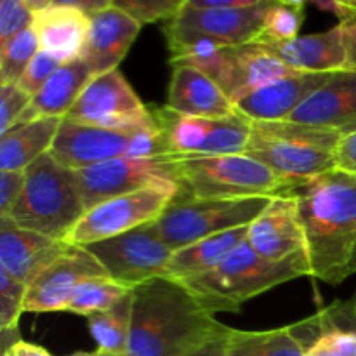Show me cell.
<instances>
[{
	"mask_svg": "<svg viewBox=\"0 0 356 356\" xmlns=\"http://www.w3.org/2000/svg\"><path fill=\"white\" fill-rule=\"evenodd\" d=\"M282 191L298 202L312 277L339 285L356 247V176L334 169Z\"/></svg>",
	"mask_w": 356,
	"mask_h": 356,
	"instance_id": "obj_1",
	"label": "cell"
},
{
	"mask_svg": "<svg viewBox=\"0 0 356 356\" xmlns=\"http://www.w3.org/2000/svg\"><path fill=\"white\" fill-rule=\"evenodd\" d=\"M132 294L127 356H186L226 327L181 282L153 278Z\"/></svg>",
	"mask_w": 356,
	"mask_h": 356,
	"instance_id": "obj_2",
	"label": "cell"
},
{
	"mask_svg": "<svg viewBox=\"0 0 356 356\" xmlns=\"http://www.w3.org/2000/svg\"><path fill=\"white\" fill-rule=\"evenodd\" d=\"M341 138L329 129L291 120L252 122L245 155L266 165L285 190L336 169Z\"/></svg>",
	"mask_w": 356,
	"mask_h": 356,
	"instance_id": "obj_3",
	"label": "cell"
},
{
	"mask_svg": "<svg viewBox=\"0 0 356 356\" xmlns=\"http://www.w3.org/2000/svg\"><path fill=\"white\" fill-rule=\"evenodd\" d=\"M302 277H312L306 252L273 263L261 257L245 240L219 266L184 285L205 309L216 315L240 312L249 299Z\"/></svg>",
	"mask_w": 356,
	"mask_h": 356,
	"instance_id": "obj_4",
	"label": "cell"
},
{
	"mask_svg": "<svg viewBox=\"0 0 356 356\" xmlns=\"http://www.w3.org/2000/svg\"><path fill=\"white\" fill-rule=\"evenodd\" d=\"M24 190L9 219L23 229L68 242L87 212L76 172L45 153L24 170Z\"/></svg>",
	"mask_w": 356,
	"mask_h": 356,
	"instance_id": "obj_5",
	"label": "cell"
},
{
	"mask_svg": "<svg viewBox=\"0 0 356 356\" xmlns=\"http://www.w3.org/2000/svg\"><path fill=\"white\" fill-rule=\"evenodd\" d=\"M181 186L179 197L197 200H240L275 197L284 190L282 181L252 156L170 155Z\"/></svg>",
	"mask_w": 356,
	"mask_h": 356,
	"instance_id": "obj_6",
	"label": "cell"
},
{
	"mask_svg": "<svg viewBox=\"0 0 356 356\" xmlns=\"http://www.w3.org/2000/svg\"><path fill=\"white\" fill-rule=\"evenodd\" d=\"M270 0H256L243 9L198 7L183 0L176 14L163 23V35L172 58L198 47H235L261 37Z\"/></svg>",
	"mask_w": 356,
	"mask_h": 356,
	"instance_id": "obj_7",
	"label": "cell"
},
{
	"mask_svg": "<svg viewBox=\"0 0 356 356\" xmlns=\"http://www.w3.org/2000/svg\"><path fill=\"white\" fill-rule=\"evenodd\" d=\"M75 172L115 159H155L167 155L160 125L138 131H111L63 120L49 152Z\"/></svg>",
	"mask_w": 356,
	"mask_h": 356,
	"instance_id": "obj_8",
	"label": "cell"
},
{
	"mask_svg": "<svg viewBox=\"0 0 356 356\" xmlns=\"http://www.w3.org/2000/svg\"><path fill=\"white\" fill-rule=\"evenodd\" d=\"M273 197L197 200L177 197L159 219L163 242L176 252L198 240L250 226Z\"/></svg>",
	"mask_w": 356,
	"mask_h": 356,
	"instance_id": "obj_9",
	"label": "cell"
},
{
	"mask_svg": "<svg viewBox=\"0 0 356 356\" xmlns=\"http://www.w3.org/2000/svg\"><path fill=\"white\" fill-rule=\"evenodd\" d=\"M167 155L212 156L240 155L249 145L252 122L238 111L225 118H200L176 113L167 106H153Z\"/></svg>",
	"mask_w": 356,
	"mask_h": 356,
	"instance_id": "obj_10",
	"label": "cell"
},
{
	"mask_svg": "<svg viewBox=\"0 0 356 356\" xmlns=\"http://www.w3.org/2000/svg\"><path fill=\"white\" fill-rule=\"evenodd\" d=\"M66 120L111 131L156 127L153 106H146L118 70L94 76L76 99Z\"/></svg>",
	"mask_w": 356,
	"mask_h": 356,
	"instance_id": "obj_11",
	"label": "cell"
},
{
	"mask_svg": "<svg viewBox=\"0 0 356 356\" xmlns=\"http://www.w3.org/2000/svg\"><path fill=\"white\" fill-rule=\"evenodd\" d=\"M86 249L99 261L108 277L131 291L153 278L165 277L167 264L174 254L160 235L159 222H148Z\"/></svg>",
	"mask_w": 356,
	"mask_h": 356,
	"instance_id": "obj_12",
	"label": "cell"
},
{
	"mask_svg": "<svg viewBox=\"0 0 356 356\" xmlns=\"http://www.w3.org/2000/svg\"><path fill=\"white\" fill-rule=\"evenodd\" d=\"M179 195V186H153L103 202L86 212L68 243L87 247L156 222Z\"/></svg>",
	"mask_w": 356,
	"mask_h": 356,
	"instance_id": "obj_13",
	"label": "cell"
},
{
	"mask_svg": "<svg viewBox=\"0 0 356 356\" xmlns=\"http://www.w3.org/2000/svg\"><path fill=\"white\" fill-rule=\"evenodd\" d=\"M76 177L86 211L111 198L146 188L179 186L170 155L155 159H115L79 170Z\"/></svg>",
	"mask_w": 356,
	"mask_h": 356,
	"instance_id": "obj_14",
	"label": "cell"
},
{
	"mask_svg": "<svg viewBox=\"0 0 356 356\" xmlns=\"http://www.w3.org/2000/svg\"><path fill=\"white\" fill-rule=\"evenodd\" d=\"M96 277H108L99 261L86 247L70 245V249L61 257L45 268L28 285L24 312H66V306L76 287L82 282Z\"/></svg>",
	"mask_w": 356,
	"mask_h": 356,
	"instance_id": "obj_15",
	"label": "cell"
},
{
	"mask_svg": "<svg viewBox=\"0 0 356 356\" xmlns=\"http://www.w3.org/2000/svg\"><path fill=\"white\" fill-rule=\"evenodd\" d=\"M247 242L266 261L282 263L306 252L305 232L299 221L298 202L292 195H275L249 226Z\"/></svg>",
	"mask_w": 356,
	"mask_h": 356,
	"instance_id": "obj_16",
	"label": "cell"
},
{
	"mask_svg": "<svg viewBox=\"0 0 356 356\" xmlns=\"http://www.w3.org/2000/svg\"><path fill=\"white\" fill-rule=\"evenodd\" d=\"M305 356H356V294L289 325Z\"/></svg>",
	"mask_w": 356,
	"mask_h": 356,
	"instance_id": "obj_17",
	"label": "cell"
},
{
	"mask_svg": "<svg viewBox=\"0 0 356 356\" xmlns=\"http://www.w3.org/2000/svg\"><path fill=\"white\" fill-rule=\"evenodd\" d=\"M141 28L143 24L113 2L106 9L94 14L90 17L86 45L80 54V59L86 63L92 76L118 70V65L134 44Z\"/></svg>",
	"mask_w": 356,
	"mask_h": 356,
	"instance_id": "obj_18",
	"label": "cell"
},
{
	"mask_svg": "<svg viewBox=\"0 0 356 356\" xmlns=\"http://www.w3.org/2000/svg\"><path fill=\"white\" fill-rule=\"evenodd\" d=\"M330 76L332 73H294L254 90L235 108L250 122L289 120Z\"/></svg>",
	"mask_w": 356,
	"mask_h": 356,
	"instance_id": "obj_19",
	"label": "cell"
},
{
	"mask_svg": "<svg viewBox=\"0 0 356 356\" xmlns=\"http://www.w3.org/2000/svg\"><path fill=\"white\" fill-rule=\"evenodd\" d=\"M70 249L68 242L23 229L9 218H0V268L30 285L42 271Z\"/></svg>",
	"mask_w": 356,
	"mask_h": 356,
	"instance_id": "obj_20",
	"label": "cell"
},
{
	"mask_svg": "<svg viewBox=\"0 0 356 356\" xmlns=\"http://www.w3.org/2000/svg\"><path fill=\"white\" fill-rule=\"evenodd\" d=\"M28 3L35 10L33 30L40 51L58 56L65 63L79 59L89 35L90 17L68 0H28Z\"/></svg>",
	"mask_w": 356,
	"mask_h": 356,
	"instance_id": "obj_21",
	"label": "cell"
},
{
	"mask_svg": "<svg viewBox=\"0 0 356 356\" xmlns=\"http://www.w3.org/2000/svg\"><path fill=\"white\" fill-rule=\"evenodd\" d=\"M289 120L329 129L341 136L356 132V70L334 72L329 82Z\"/></svg>",
	"mask_w": 356,
	"mask_h": 356,
	"instance_id": "obj_22",
	"label": "cell"
},
{
	"mask_svg": "<svg viewBox=\"0 0 356 356\" xmlns=\"http://www.w3.org/2000/svg\"><path fill=\"white\" fill-rule=\"evenodd\" d=\"M165 106L176 113L200 118H225L236 113L228 94L200 70L172 66Z\"/></svg>",
	"mask_w": 356,
	"mask_h": 356,
	"instance_id": "obj_23",
	"label": "cell"
},
{
	"mask_svg": "<svg viewBox=\"0 0 356 356\" xmlns=\"http://www.w3.org/2000/svg\"><path fill=\"white\" fill-rule=\"evenodd\" d=\"M264 44L270 45L294 72L334 73L348 70L346 49L339 24L322 33L299 35L294 40Z\"/></svg>",
	"mask_w": 356,
	"mask_h": 356,
	"instance_id": "obj_24",
	"label": "cell"
},
{
	"mask_svg": "<svg viewBox=\"0 0 356 356\" xmlns=\"http://www.w3.org/2000/svg\"><path fill=\"white\" fill-rule=\"evenodd\" d=\"M229 59H232V87L228 97L233 104L266 83L301 73L294 72L270 45L261 40L229 47Z\"/></svg>",
	"mask_w": 356,
	"mask_h": 356,
	"instance_id": "obj_25",
	"label": "cell"
},
{
	"mask_svg": "<svg viewBox=\"0 0 356 356\" xmlns=\"http://www.w3.org/2000/svg\"><path fill=\"white\" fill-rule=\"evenodd\" d=\"M92 79V73L80 58L65 63L35 94L17 124L38 118H65Z\"/></svg>",
	"mask_w": 356,
	"mask_h": 356,
	"instance_id": "obj_26",
	"label": "cell"
},
{
	"mask_svg": "<svg viewBox=\"0 0 356 356\" xmlns=\"http://www.w3.org/2000/svg\"><path fill=\"white\" fill-rule=\"evenodd\" d=\"M249 226L219 233L209 238L198 240L191 245L176 250L167 264L165 278L188 284L195 278L204 277L222 263L240 243L247 240Z\"/></svg>",
	"mask_w": 356,
	"mask_h": 356,
	"instance_id": "obj_27",
	"label": "cell"
},
{
	"mask_svg": "<svg viewBox=\"0 0 356 356\" xmlns=\"http://www.w3.org/2000/svg\"><path fill=\"white\" fill-rule=\"evenodd\" d=\"M65 118H38L17 124L0 136V170L24 172L40 156L51 152Z\"/></svg>",
	"mask_w": 356,
	"mask_h": 356,
	"instance_id": "obj_28",
	"label": "cell"
},
{
	"mask_svg": "<svg viewBox=\"0 0 356 356\" xmlns=\"http://www.w3.org/2000/svg\"><path fill=\"white\" fill-rule=\"evenodd\" d=\"M132 291L120 302L106 312L87 318L90 336L96 341L97 351L108 355H127L132 325Z\"/></svg>",
	"mask_w": 356,
	"mask_h": 356,
	"instance_id": "obj_29",
	"label": "cell"
},
{
	"mask_svg": "<svg viewBox=\"0 0 356 356\" xmlns=\"http://www.w3.org/2000/svg\"><path fill=\"white\" fill-rule=\"evenodd\" d=\"M228 356H305V350L292 336L289 327L263 332L233 329Z\"/></svg>",
	"mask_w": 356,
	"mask_h": 356,
	"instance_id": "obj_30",
	"label": "cell"
},
{
	"mask_svg": "<svg viewBox=\"0 0 356 356\" xmlns=\"http://www.w3.org/2000/svg\"><path fill=\"white\" fill-rule=\"evenodd\" d=\"M129 292L131 289L124 287L110 277L89 278V280L82 282L73 292L72 299L66 306V312L89 318L96 313L113 308Z\"/></svg>",
	"mask_w": 356,
	"mask_h": 356,
	"instance_id": "obj_31",
	"label": "cell"
},
{
	"mask_svg": "<svg viewBox=\"0 0 356 356\" xmlns=\"http://www.w3.org/2000/svg\"><path fill=\"white\" fill-rule=\"evenodd\" d=\"M306 3L298 0H270L261 37L264 42H289L299 37V30L305 21Z\"/></svg>",
	"mask_w": 356,
	"mask_h": 356,
	"instance_id": "obj_32",
	"label": "cell"
},
{
	"mask_svg": "<svg viewBox=\"0 0 356 356\" xmlns=\"http://www.w3.org/2000/svg\"><path fill=\"white\" fill-rule=\"evenodd\" d=\"M38 51H40V45H38L33 26L24 30L6 47L0 49V86L3 83L16 86Z\"/></svg>",
	"mask_w": 356,
	"mask_h": 356,
	"instance_id": "obj_33",
	"label": "cell"
},
{
	"mask_svg": "<svg viewBox=\"0 0 356 356\" xmlns=\"http://www.w3.org/2000/svg\"><path fill=\"white\" fill-rule=\"evenodd\" d=\"M28 285L10 277L0 268V329L2 334L17 329L21 315L26 306Z\"/></svg>",
	"mask_w": 356,
	"mask_h": 356,
	"instance_id": "obj_34",
	"label": "cell"
},
{
	"mask_svg": "<svg viewBox=\"0 0 356 356\" xmlns=\"http://www.w3.org/2000/svg\"><path fill=\"white\" fill-rule=\"evenodd\" d=\"M35 10L28 0H2L0 2V49L13 38L33 26Z\"/></svg>",
	"mask_w": 356,
	"mask_h": 356,
	"instance_id": "obj_35",
	"label": "cell"
},
{
	"mask_svg": "<svg viewBox=\"0 0 356 356\" xmlns=\"http://www.w3.org/2000/svg\"><path fill=\"white\" fill-rule=\"evenodd\" d=\"M115 6L134 17L139 24L155 23L174 16L183 6V0H115Z\"/></svg>",
	"mask_w": 356,
	"mask_h": 356,
	"instance_id": "obj_36",
	"label": "cell"
},
{
	"mask_svg": "<svg viewBox=\"0 0 356 356\" xmlns=\"http://www.w3.org/2000/svg\"><path fill=\"white\" fill-rule=\"evenodd\" d=\"M33 97L24 92L19 86L3 83L0 86V136L7 134L13 127H16L19 118L30 106Z\"/></svg>",
	"mask_w": 356,
	"mask_h": 356,
	"instance_id": "obj_37",
	"label": "cell"
},
{
	"mask_svg": "<svg viewBox=\"0 0 356 356\" xmlns=\"http://www.w3.org/2000/svg\"><path fill=\"white\" fill-rule=\"evenodd\" d=\"M63 65H65V61L59 59L58 56L49 54L45 51H38V54L35 56L33 61L26 68V72L23 73L17 86L33 97Z\"/></svg>",
	"mask_w": 356,
	"mask_h": 356,
	"instance_id": "obj_38",
	"label": "cell"
},
{
	"mask_svg": "<svg viewBox=\"0 0 356 356\" xmlns=\"http://www.w3.org/2000/svg\"><path fill=\"white\" fill-rule=\"evenodd\" d=\"M334 14L339 19L341 31H343L348 70H356V0L336 2Z\"/></svg>",
	"mask_w": 356,
	"mask_h": 356,
	"instance_id": "obj_39",
	"label": "cell"
},
{
	"mask_svg": "<svg viewBox=\"0 0 356 356\" xmlns=\"http://www.w3.org/2000/svg\"><path fill=\"white\" fill-rule=\"evenodd\" d=\"M24 172L0 170V218H9L10 211L24 190Z\"/></svg>",
	"mask_w": 356,
	"mask_h": 356,
	"instance_id": "obj_40",
	"label": "cell"
},
{
	"mask_svg": "<svg viewBox=\"0 0 356 356\" xmlns=\"http://www.w3.org/2000/svg\"><path fill=\"white\" fill-rule=\"evenodd\" d=\"M336 169L356 176V132L341 138L336 152Z\"/></svg>",
	"mask_w": 356,
	"mask_h": 356,
	"instance_id": "obj_41",
	"label": "cell"
},
{
	"mask_svg": "<svg viewBox=\"0 0 356 356\" xmlns=\"http://www.w3.org/2000/svg\"><path fill=\"white\" fill-rule=\"evenodd\" d=\"M232 334H233V329L225 327L221 332L212 336L211 339L205 341L202 346H198L197 350H193L186 356H228L229 337H232Z\"/></svg>",
	"mask_w": 356,
	"mask_h": 356,
	"instance_id": "obj_42",
	"label": "cell"
},
{
	"mask_svg": "<svg viewBox=\"0 0 356 356\" xmlns=\"http://www.w3.org/2000/svg\"><path fill=\"white\" fill-rule=\"evenodd\" d=\"M3 355L9 356H52L47 350H44L42 346H37V344L24 343V341H16V343L10 344L6 350Z\"/></svg>",
	"mask_w": 356,
	"mask_h": 356,
	"instance_id": "obj_43",
	"label": "cell"
},
{
	"mask_svg": "<svg viewBox=\"0 0 356 356\" xmlns=\"http://www.w3.org/2000/svg\"><path fill=\"white\" fill-rule=\"evenodd\" d=\"M356 273V247L353 250V256H351L350 263H348V268H346V278L351 277V275Z\"/></svg>",
	"mask_w": 356,
	"mask_h": 356,
	"instance_id": "obj_44",
	"label": "cell"
},
{
	"mask_svg": "<svg viewBox=\"0 0 356 356\" xmlns=\"http://www.w3.org/2000/svg\"><path fill=\"white\" fill-rule=\"evenodd\" d=\"M70 356H99V351H92V353H86V351H83V353H73V355H70Z\"/></svg>",
	"mask_w": 356,
	"mask_h": 356,
	"instance_id": "obj_45",
	"label": "cell"
},
{
	"mask_svg": "<svg viewBox=\"0 0 356 356\" xmlns=\"http://www.w3.org/2000/svg\"><path fill=\"white\" fill-rule=\"evenodd\" d=\"M99 356H127V355H108V353H101L99 351Z\"/></svg>",
	"mask_w": 356,
	"mask_h": 356,
	"instance_id": "obj_46",
	"label": "cell"
},
{
	"mask_svg": "<svg viewBox=\"0 0 356 356\" xmlns=\"http://www.w3.org/2000/svg\"><path fill=\"white\" fill-rule=\"evenodd\" d=\"M3 356H9V355H3Z\"/></svg>",
	"mask_w": 356,
	"mask_h": 356,
	"instance_id": "obj_47",
	"label": "cell"
}]
</instances>
